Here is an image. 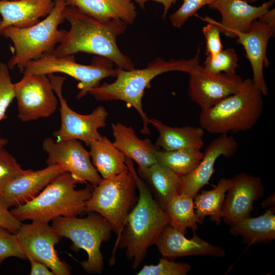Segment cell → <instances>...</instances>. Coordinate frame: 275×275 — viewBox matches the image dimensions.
<instances>
[{"label": "cell", "instance_id": "cell-42", "mask_svg": "<svg viewBox=\"0 0 275 275\" xmlns=\"http://www.w3.org/2000/svg\"><path fill=\"white\" fill-rule=\"evenodd\" d=\"M258 0H249V2H250V3H255V2L257 1Z\"/></svg>", "mask_w": 275, "mask_h": 275}, {"label": "cell", "instance_id": "cell-15", "mask_svg": "<svg viewBox=\"0 0 275 275\" xmlns=\"http://www.w3.org/2000/svg\"><path fill=\"white\" fill-rule=\"evenodd\" d=\"M189 74V96L202 110L235 93L243 80L236 74L210 73L200 65Z\"/></svg>", "mask_w": 275, "mask_h": 275}, {"label": "cell", "instance_id": "cell-21", "mask_svg": "<svg viewBox=\"0 0 275 275\" xmlns=\"http://www.w3.org/2000/svg\"><path fill=\"white\" fill-rule=\"evenodd\" d=\"M54 0H0V38L2 31L14 26L26 28L47 16L52 11Z\"/></svg>", "mask_w": 275, "mask_h": 275}, {"label": "cell", "instance_id": "cell-19", "mask_svg": "<svg viewBox=\"0 0 275 275\" xmlns=\"http://www.w3.org/2000/svg\"><path fill=\"white\" fill-rule=\"evenodd\" d=\"M65 172L57 165L41 170L27 171L14 178L0 194V200L8 208L23 205L36 197L54 178Z\"/></svg>", "mask_w": 275, "mask_h": 275}, {"label": "cell", "instance_id": "cell-23", "mask_svg": "<svg viewBox=\"0 0 275 275\" xmlns=\"http://www.w3.org/2000/svg\"><path fill=\"white\" fill-rule=\"evenodd\" d=\"M150 124L159 133L155 145L162 150H201L204 146L203 137L205 130L201 127H171L155 118L150 119Z\"/></svg>", "mask_w": 275, "mask_h": 275}, {"label": "cell", "instance_id": "cell-39", "mask_svg": "<svg viewBox=\"0 0 275 275\" xmlns=\"http://www.w3.org/2000/svg\"><path fill=\"white\" fill-rule=\"evenodd\" d=\"M28 259L31 264V275H55L53 271L43 263L33 259Z\"/></svg>", "mask_w": 275, "mask_h": 275}, {"label": "cell", "instance_id": "cell-14", "mask_svg": "<svg viewBox=\"0 0 275 275\" xmlns=\"http://www.w3.org/2000/svg\"><path fill=\"white\" fill-rule=\"evenodd\" d=\"M275 33V10H269L256 19L250 30L245 33L237 32V42L245 51L253 71L252 81L263 95H267L268 89L263 73L264 66H269L266 49L271 37Z\"/></svg>", "mask_w": 275, "mask_h": 275}, {"label": "cell", "instance_id": "cell-43", "mask_svg": "<svg viewBox=\"0 0 275 275\" xmlns=\"http://www.w3.org/2000/svg\"><path fill=\"white\" fill-rule=\"evenodd\" d=\"M243 1H246V2H249V0H243Z\"/></svg>", "mask_w": 275, "mask_h": 275}, {"label": "cell", "instance_id": "cell-4", "mask_svg": "<svg viewBox=\"0 0 275 275\" xmlns=\"http://www.w3.org/2000/svg\"><path fill=\"white\" fill-rule=\"evenodd\" d=\"M79 181L71 174L63 172L54 178L31 201L10 210L19 221L30 219L48 223L59 216H77L85 212L93 186L88 184L76 189Z\"/></svg>", "mask_w": 275, "mask_h": 275}, {"label": "cell", "instance_id": "cell-25", "mask_svg": "<svg viewBox=\"0 0 275 275\" xmlns=\"http://www.w3.org/2000/svg\"><path fill=\"white\" fill-rule=\"evenodd\" d=\"M137 173L164 210L168 202L180 194L181 177L164 166L155 163L144 170L138 169Z\"/></svg>", "mask_w": 275, "mask_h": 275}, {"label": "cell", "instance_id": "cell-29", "mask_svg": "<svg viewBox=\"0 0 275 275\" xmlns=\"http://www.w3.org/2000/svg\"><path fill=\"white\" fill-rule=\"evenodd\" d=\"M164 210L170 218L169 225L183 234H186L187 228L193 232L198 229L194 199L191 197L177 195L168 202Z\"/></svg>", "mask_w": 275, "mask_h": 275}, {"label": "cell", "instance_id": "cell-2", "mask_svg": "<svg viewBox=\"0 0 275 275\" xmlns=\"http://www.w3.org/2000/svg\"><path fill=\"white\" fill-rule=\"evenodd\" d=\"M200 48L195 56L189 60L170 59L166 61L158 58L149 62L142 69L127 70L117 67L116 80L105 82L91 89L89 93L97 101L121 100L128 107H133L140 115L143 122L141 132L150 134V119L144 112L142 99L145 91L150 87L151 81L158 75L170 71H181L190 73L199 65Z\"/></svg>", "mask_w": 275, "mask_h": 275}, {"label": "cell", "instance_id": "cell-9", "mask_svg": "<svg viewBox=\"0 0 275 275\" xmlns=\"http://www.w3.org/2000/svg\"><path fill=\"white\" fill-rule=\"evenodd\" d=\"M113 66L112 61L101 57H94L90 65H83L75 61L74 55L58 57L53 53H47L29 62L22 73L47 75L61 73L69 75L79 81L77 88L79 92L76 98L79 99L90 90L98 87L103 79L115 77L116 70Z\"/></svg>", "mask_w": 275, "mask_h": 275}, {"label": "cell", "instance_id": "cell-12", "mask_svg": "<svg viewBox=\"0 0 275 275\" xmlns=\"http://www.w3.org/2000/svg\"><path fill=\"white\" fill-rule=\"evenodd\" d=\"M14 234L26 258L43 263L55 275L71 274V267L60 259L55 249L61 237L48 223L38 221L22 223Z\"/></svg>", "mask_w": 275, "mask_h": 275}, {"label": "cell", "instance_id": "cell-6", "mask_svg": "<svg viewBox=\"0 0 275 275\" xmlns=\"http://www.w3.org/2000/svg\"><path fill=\"white\" fill-rule=\"evenodd\" d=\"M66 6V0H54L51 12L42 20L29 27L10 26L2 31L1 36L9 39L13 45L14 54L7 63L9 69L17 67L22 72L30 61L54 52L67 32L59 29L65 20L63 11Z\"/></svg>", "mask_w": 275, "mask_h": 275}, {"label": "cell", "instance_id": "cell-22", "mask_svg": "<svg viewBox=\"0 0 275 275\" xmlns=\"http://www.w3.org/2000/svg\"><path fill=\"white\" fill-rule=\"evenodd\" d=\"M112 128L114 145L127 158L134 161L138 169L144 170L156 163L155 154L158 149L150 140L140 139L131 126L120 122L112 123Z\"/></svg>", "mask_w": 275, "mask_h": 275}, {"label": "cell", "instance_id": "cell-33", "mask_svg": "<svg viewBox=\"0 0 275 275\" xmlns=\"http://www.w3.org/2000/svg\"><path fill=\"white\" fill-rule=\"evenodd\" d=\"M16 159L4 147L0 149V194L16 177L25 173Z\"/></svg>", "mask_w": 275, "mask_h": 275}, {"label": "cell", "instance_id": "cell-37", "mask_svg": "<svg viewBox=\"0 0 275 275\" xmlns=\"http://www.w3.org/2000/svg\"><path fill=\"white\" fill-rule=\"evenodd\" d=\"M200 18L208 22L202 29V32L206 41V55L210 57L214 56L223 49L220 31L212 18L207 16L204 18L200 17Z\"/></svg>", "mask_w": 275, "mask_h": 275}, {"label": "cell", "instance_id": "cell-16", "mask_svg": "<svg viewBox=\"0 0 275 275\" xmlns=\"http://www.w3.org/2000/svg\"><path fill=\"white\" fill-rule=\"evenodd\" d=\"M264 191L262 179L245 173L236 175L231 179L223 206L224 222L231 226L251 216L255 201L261 198Z\"/></svg>", "mask_w": 275, "mask_h": 275}, {"label": "cell", "instance_id": "cell-31", "mask_svg": "<svg viewBox=\"0 0 275 275\" xmlns=\"http://www.w3.org/2000/svg\"><path fill=\"white\" fill-rule=\"evenodd\" d=\"M238 60V55L235 50L232 48H228L223 49L214 56H207L203 67L211 73L235 74Z\"/></svg>", "mask_w": 275, "mask_h": 275}, {"label": "cell", "instance_id": "cell-44", "mask_svg": "<svg viewBox=\"0 0 275 275\" xmlns=\"http://www.w3.org/2000/svg\"><path fill=\"white\" fill-rule=\"evenodd\" d=\"M3 1H15V0H3Z\"/></svg>", "mask_w": 275, "mask_h": 275}, {"label": "cell", "instance_id": "cell-30", "mask_svg": "<svg viewBox=\"0 0 275 275\" xmlns=\"http://www.w3.org/2000/svg\"><path fill=\"white\" fill-rule=\"evenodd\" d=\"M201 150L182 149L172 151L158 150L156 163L164 166L180 177L186 176L197 168L203 157Z\"/></svg>", "mask_w": 275, "mask_h": 275}, {"label": "cell", "instance_id": "cell-34", "mask_svg": "<svg viewBox=\"0 0 275 275\" xmlns=\"http://www.w3.org/2000/svg\"><path fill=\"white\" fill-rule=\"evenodd\" d=\"M15 98L14 85L7 64L0 63V122L7 118L6 112Z\"/></svg>", "mask_w": 275, "mask_h": 275}, {"label": "cell", "instance_id": "cell-18", "mask_svg": "<svg viewBox=\"0 0 275 275\" xmlns=\"http://www.w3.org/2000/svg\"><path fill=\"white\" fill-rule=\"evenodd\" d=\"M273 3L274 0H269L259 6H254L243 0H215L208 6L221 15V22L212 19L221 33L236 38V33L249 31L253 22L266 13Z\"/></svg>", "mask_w": 275, "mask_h": 275}, {"label": "cell", "instance_id": "cell-40", "mask_svg": "<svg viewBox=\"0 0 275 275\" xmlns=\"http://www.w3.org/2000/svg\"><path fill=\"white\" fill-rule=\"evenodd\" d=\"M138 4L141 8L144 9L145 4L148 1H154L162 4L163 6V12L162 18L164 19L172 5L176 3L177 0H131Z\"/></svg>", "mask_w": 275, "mask_h": 275}, {"label": "cell", "instance_id": "cell-5", "mask_svg": "<svg viewBox=\"0 0 275 275\" xmlns=\"http://www.w3.org/2000/svg\"><path fill=\"white\" fill-rule=\"evenodd\" d=\"M262 95L252 79L243 80L235 93L201 111L200 127L211 134H219L253 128L262 113Z\"/></svg>", "mask_w": 275, "mask_h": 275}, {"label": "cell", "instance_id": "cell-32", "mask_svg": "<svg viewBox=\"0 0 275 275\" xmlns=\"http://www.w3.org/2000/svg\"><path fill=\"white\" fill-rule=\"evenodd\" d=\"M190 268L191 266L188 263L176 262L173 260L161 258L156 264L145 265L136 274L186 275Z\"/></svg>", "mask_w": 275, "mask_h": 275}, {"label": "cell", "instance_id": "cell-7", "mask_svg": "<svg viewBox=\"0 0 275 275\" xmlns=\"http://www.w3.org/2000/svg\"><path fill=\"white\" fill-rule=\"evenodd\" d=\"M136 189V180L129 170L102 178L98 184L93 186L91 197L86 203L85 212H94L101 215L118 237L138 202Z\"/></svg>", "mask_w": 275, "mask_h": 275}, {"label": "cell", "instance_id": "cell-20", "mask_svg": "<svg viewBox=\"0 0 275 275\" xmlns=\"http://www.w3.org/2000/svg\"><path fill=\"white\" fill-rule=\"evenodd\" d=\"M155 245L162 258L170 260L189 255L222 257L226 255L222 248L208 243L199 237L195 232L193 238L188 239L170 225L163 230Z\"/></svg>", "mask_w": 275, "mask_h": 275}, {"label": "cell", "instance_id": "cell-10", "mask_svg": "<svg viewBox=\"0 0 275 275\" xmlns=\"http://www.w3.org/2000/svg\"><path fill=\"white\" fill-rule=\"evenodd\" d=\"M48 76L60 104L61 126L53 133L57 141L77 140L89 146L93 141L100 139L102 135L98 129L106 125L108 116L106 108L100 105L87 115L75 112L69 106L62 94L65 77L54 74H48Z\"/></svg>", "mask_w": 275, "mask_h": 275}, {"label": "cell", "instance_id": "cell-38", "mask_svg": "<svg viewBox=\"0 0 275 275\" xmlns=\"http://www.w3.org/2000/svg\"><path fill=\"white\" fill-rule=\"evenodd\" d=\"M22 223L17 220L0 200V226L15 234Z\"/></svg>", "mask_w": 275, "mask_h": 275}, {"label": "cell", "instance_id": "cell-3", "mask_svg": "<svg viewBox=\"0 0 275 275\" xmlns=\"http://www.w3.org/2000/svg\"><path fill=\"white\" fill-rule=\"evenodd\" d=\"M126 163L134 175L139 195L118 237L116 246L125 250L127 258L131 261L132 268L136 269L145 259L149 248L156 244L163 230L169 225L170 218L139 176L133 161L127 158Z\"/></svg>", "mask_w": 275, "mask_h": 275}, {"label": "cell", "instance_id": "cell-13", "mask_svg": "<svg viewBox=\"0 0 275 275\" xmlns=\"http://www.w3.org/2000/svg\"><path fill=\"white\" fill-rule=\"evenodd\" d=\"M42 147L47 155V165L59 166L79 183L89 182L94 186L101 181L102 178L93 166L89 152L78 140L55 141L47 138L43 141Z\"/></svg>", "mask_w": 275, "mask_h": 275}, {"label": "cell", "instance_id": "cell-8", "mask_svg": "<svg viewBox=\"0 0 275 275\" xmlns=\"http://www.w3.org/2000/svg\"><path fill=\"white\" fill-rule=\"evenodd\" d=\"M85 218L59 216L52 220L51 226L59 235L70 239L72 249L85 251L88 259L80 264L89 274L101 273L103 270V256L101 251L103 242L109 240L112 232L108 222L94 212Z\"/></svg>", "mask_w": 275, "mask_h": 275}, {"label": "cell", "instance_id": "cell-27", "mask_svg": "<svg viewBox=\"0 0 275 275\" xmlns=\"http://www.w3.org/2000/svg\"><path fill=\"white\" fill-rule=\"evenodd\" d=\"M274 209H268L262 215L242 219L231 226L229 232L240 235L249 245L269 242L275 238Z\"/></svg>", "mask_w": 275, "mask_h": 275}, {"label": "cell", "instance_id": "cell-36", "mask_svg": "<svg viewBox=\"0 0 275 275\" xmlns=\"http://www.w3.org/2000/svg\"><path fill=\"white\" fill-rule=\"evenodd\" d=\"M10 257L26 258L15 234L0 226V265Z\"/></svg>", "mask_w": 275, "mask_h": 275}, {"label": "cell", "instance_id": "cell-1", "mask_svg": "<svg viewBox=\"0 0 275 275\" xmlns=\"http://www.w3.org/2000/svg\"><path fill=\"white\" fill-rule=\"evenodd\" d=\"M63 16L70 26L53 55L62 57L85 52L106 58L124 70L134 69L130 59L121 52L117 42L118 36L125 33L126 23L120 19L98 20L72 6H66Z\"/></svg>", "mask_w": 275, "mask_h": 275}, {"label": "cell", "instance_id": "cell-28", "mask_svg": "<svg viewBox=\"0 0 275 275\" xmlns=\"http://www.w3.org/2000/svg\"><path fill=\"white\" fill-rule=\"evenodd\" d=\"M231 184V179L222 178L211 190H202L194 199L198 224L202 225L206 216L219 225L223 218V206L226 195Z\"/></svg>", "mask_w": 275, "mask_h": 275}, {"label": "cell", "instance_id": "cell-35", "mask_svg": "<svg viewBox=\"0 0 275 275\" xmlns=\"http://www.w3.org/2000/svg\"><path fill=\"white\" fill-rule=\"evenodd\" d=\"M215 0H184L181 7L170 16L172 25L180 28L185 22L205 5H209Z\"/></svg>", "mask_w": 275, "mask_h": 275}, {"label": "cell", "instance_id": "cell-41", "mask_svg": "<svg viewBox=\"0 0 275 275\" xmlns=\"http://www.w3.org/2000/svg\"><path fill=\"white\" fill-rule=\"evenodd\" d=\"M1 134V133H0ZM8 143V140L0 135V149L4 148Z\"/></svg>", "mask_w": 275, "mask_h": 275}, {"label": "cell", "instance_id": "cell-17", "mask_svg": "<svg viewBox=\"0 0 275 275\" xmlns=\"http://www.w3.org/2000/svg\"><path fill=\"white\" fill-rule=\"evenodd\" d=\"M237 149L236 140L228 133L221 134L211 141L206 148L203 157L197 168L189 174L181 177L180 194L194 199L199 191L209 183L216 160L222 156H233Z\"/></svg>", "mask_w": 275, "mask_h": 275}, {"label": "cell", "instance_id": "cell-11", "mask_svg": "<svg viewBox=\"0 0 275 275\" xmlns=\"http://www.w3.org/2000/svg\"><path fill=\"white\" fill-rule=\"evenodd\" d=\"M23 74L14 84L18 118L27 122L50 116L57 110L58 101L48 75Z\"/></svg>", "mask_w": 275, "mask_h": 275}, {"label": "cell", "instance_id": "cell-24", "mask_svg": "<svg viewBox=\"0 0 275 275\" xmlns=\"http://www.w3.org/2000/svg\"><path fill=\"white\" fill-rule=\"evenodd\" d=\"M67 6L76 7L89 16L102 21L120 19L133 24L137 16L131 0H66Z\"/></svg>", "mask_w": 275, "mask_h": 275}, {"label": "cell", "instance_id": "cell-26", "mask_svg": "<svg viewBox=\"0 0 275 275\" xmlns=\"http://www.w3.org/2000/svg\"><path fill=\"white\" fill-rule=\"evenodd\" d=\"M91 161L102 178H107L129 170L127 157L106 136L89 145Z\"/></svg>", "mask_w": 275, "mask_h": 275}]
</instances>
